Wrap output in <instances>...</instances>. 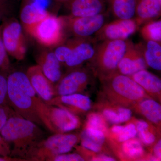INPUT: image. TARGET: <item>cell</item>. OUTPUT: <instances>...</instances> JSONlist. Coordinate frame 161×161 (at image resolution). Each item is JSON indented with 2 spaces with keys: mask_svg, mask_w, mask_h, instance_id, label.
<instances>
[{
  "mask_svg": "<svg viewBox=\"0 0 161 161\" xmlns=\"http://www.w3.org/2000/svg\"><path fill=\"white\" fill-rule=\"evenodd\" d=\"M7 72H0V106L8 104L7 101Z\"/></svg>",
  "mask_w": 161,
  "mask_h": 161,
  "instance_id": "31",
  "label": "cell"
},
{
  "mask_svg": "<svg viewBox=\"0 0 161 161\" xmlns=\"http://www.w3.org/2000/svg\"><path fill=\"white\" fill-rule=\"evenodd\" d=\"M67 43L70 47L71 53L64 64L69 68L77 67L86 61H92L98 43L95 39L92 37H75Z\"/></svg>",
  "mask_w": 161,
  "mask_h": 161,
  "instance_id": "11",
  "label": "cell"
},
{
  "mask_svg": "<svg viewBox=\"0 0 161 161\" xmlns=\"http://www.w3.org/2000/svg\"><path fill=\"white\" fill-rule=\"evenodd\" d=\"M160 0H136L135 19L141 26L160 16Z\"/></svg>",
  "mask_w": 161,
  "mask_h": 161,
  "instance_id": "17",
  "label": "cell"
},
{
  "mask_svg": "<svg viewBox=\"0 0 161 161\" xmlns=\"http://www.w3.org/2000/svg\"><path fill=\"white\" fill-rule=\"evenodd\" d=\"M45 103L51 105L63 108L73 113L77 111H89L92 107L90 98L80 93L58 95Z\"/></svg>",
  "mask_w": 161,
  "mask_h": 161,
  "instance_id": "15",
  "label": "cell"
},
{
  "mask_svg": "<svg viewBox=\"0 0 161 161\" xmlns=\"http://www.w3.org/2000/svg\"><path fill=\"white\" fill-rule=\"evenodd\" d=\"M78 140L75 134L55 133L37 144L28 153L26 161H47L52 157L67 153Z\"/></svg>",
  "mask_w": 161,
  "mask_h": 161,
  "instance_id": "5",
  "label": "cell"
},
{
  "mask_svg": "<svg viewBox=\"0 0 161 161\" xmlns=\"http://www.w3.org/2000/svg\"><path fill=\"white\" fill-rule=\"evenodd\" d=\"M2 39L8 55L18 60H23L26 53V45L22 26L12 20L3 26Z\"/></svg>",
  "mask_w": 161,
  "mask_h": 161,
  "instance_id": "9",
  "label": "cell"
},
{
  "mask_svg": "<svg viewBox=\"0 0 161 161\" xmlns=\"http://www.w3.org/2000/svg\"><path fill=\"white\" fill-rule=\"evenodd\" d=\"M24 27L38 43L47 47L59 46L65 39L63 17L48 14L38 23Z\"/></svg>",
  "mask_w": 161,
  "mask_h": 161,
  "instance_id": "4",
  "label": "cell"
},
{
  "mask_svg": "<svg viewBox=\"0 0 161 161\" xmlns=\"http://www.w3.org/2000/svg\"><path fill=\"white\" fill-rule=\"evenodd\" d=\"M69 10L73 17H89L105 12L104 0H70Z\"/></svg>",
  "mask_w": 161,
  "mask_h": 161,
  "instance_id": "16",
  "label": "cell"
},
{
  "mask_svg": "<svg viewBox=\"0 0 161 161\" xmlns=\"http://www.w3.org/2000/svg\"><path fill=\"white\" fill-rule=\"evenodd\" d=\"M0 135L10 147V156L26 161L31 150L44 139V133L36 124L14 111L0 131Z\"/></svg>",
  "mask_w": 161,
  "mask_h": 161,
  "instance_id": "1",
  "label": "cell"
},
{
  "mask_svg": "<svg viewBox=\"0 0 161 161\" xmlns=\"http://www.w3.org/2000/svg\"><path fill=\"white\" fill-rule=\"evenodd\" d=\"M161 140L156 144L154 148V153L157 159H161Z\"/></svg>",
  "mask_w": 161,
  "mask_h": 161,
  "instance_id": "38",
  "label": "cell"
},
{
  "mask_svg": "<svg viewBox=\"0 0 161 161\" xmlns=\"http://www.w3.org/2000/svg\"><path fill=\"white\" fill-rule=\"evenodd\" d=\"M7 101L12 109L23 118L43 126L39 115L43 100L34 90L26 74L15 71L8 75Z\"/></svg>",
  "mask_w": 161,
  "mask_h": 161,
  "instance_id": "2",
  "label": "cell"
},
{
  "mask_svg": "<svg viewBox=\"0 0 161 161\" xmlns=\"http://www.w3.org/2000/svg\"><path fill=\"white\" fill-rule=\"evenodd\" d=\"M84 158L78 153H69L60 154L50 158L48 161H83Z\"/></svg>",
  "mask_w": 161,
  "mask_h": 161,
  "instance_id": "33",
  "label": "cell"
},
{
  "mask_svg": "<svg viewBox=\"0 0 161 161\" xmlns=\"http://www.w3.org/2000/svg\"><path fill=\"white\" fill-rule=\"evenodd\" d=\"M144 59L147 66L158 71L161 70V43L156 41H146L140 43Z\"/></svg>",
  "mask_w": 161,
  "mask_h": 161,
  "instance_id": "21",
  "label": "cell"
},
{
  "mask_svg": "<svg viewBox=\"0 0 161 161\" xmlns=\"http://www.w3.org/2000/svg\"><path fill=\"white\" fill-rule=\"evenodd\" d=\"M7 0H0V19L5 12Z\"/></svg>",
  "mask_w": 161,
  "mask_h": 161,
  "instance_id": "40",
  "label": "cell"
},
{
  "mask_svg": "<svg viewBox=\"0 0 161 161\" xmlns=\"http://www.w3.org/2000/svg\"><path fill=\"white\" fill-rule=\"evenodd\" d=\"M130 76L145 91L153 95L160 92L161 79L147 70H141Z\"/></svg>",
  "mask_w": 161,
  "mask_h": 161,
  "instance_id": "20",
  "label": "cell"
},
{
  "mask_svg": "<svg viewBox=\"0 0 161 161\" xmlns=\"http://www.w3.org/2000/svg\"><path fill=\"white\" fill-rule=\"evenodd\" d=\"M48 14L47 11L40 10L30 3L23 7L20 18L23 25L26 26L38 23Z\"/></svg>",
  "mask_w": 161,
  "mask_h": 161,
  "instance_id": "22",
  "label": "cell"
},
{
  "mask_svg": "<svg viewBox=\"0 0 161 161\" xmlns=\"http://www.w3.org/2000/svg\"><path fill=\"white\" fill-rule=\"evenodd\" d=\"M160 1H161V0H160Z\"/></svg>",
  "mask_w": 161,
  "mask_h": 161,
  "instance_id": "42",
  "label": "cell"
},
{
  "mask_svg": "<svg viewBox=\"0 0 161 161\" xmlns=\"http://www.w3.org/2000/svg\"><path fill=\"white\" fill-rule=\"evenodd\" d=\"M104 118L113 124H119L129 120L132 116L131 110L126 108H121L116 112L110 109L104 110L103 113Z\"/></svg>",
  "mask_w": 161,
  "mask_h": 161,
  "instance_id": "25",
  "label": "cell"
},
{
  "mask_svg": "<svg viewBox=\"0 0 161 161\" xmlns=\"http://www.w3.org/2000/svg\"><path fill=\"white\" fill-rule=\"evenodd\" d=\"M26 75L34 90L42 100L46 102L54 97V83L44 75L40 65L30 67Z\"/></svg>",
  "mask_w": 161,
  "mask_h": 161,
  "instance_id": "14",
  "label": "cell"
},
{
  "mask_svg": "<svg viewBox=\"0 0 161 161\" xmlns=\"http://www.w3.org/2000/svg\"><path fill=\"white\" fill-rule=\"evenodd\" d=\"M70 53V47L67 42L66 44L59 45L54 52L55 56L60 63H65L69 59Z\"/></svg>",
  "mask_w": 161,
  "mask_h": 161,
  "instance_id": "32",
  "label": "cell"
},
{
  "mask_svg": "<svg viewBox=\"0 0 161 161\" xmlns=\"http://www.w3.org/2000/svg\"><path fill=\"white\" fill-rule=\"evenodd\" d=\"M138 136L142 142L147 145H151L155 141L154 134L148 131V129L137 131Z\"/></svg>",
  "mask_w": 161,
  "mask_h": 161,
  "instance_id": "35",
  "label": "cell"
},
{
  "mask_svg": "<svg viewBox=\"0 0 161 161\" xmlns=\"http://www.w3.org/2000/svg\"><path fill=\"white\" fill-rule=\"evenodd\" d=\"M80 137L81 139L88 140L101 146L105 140V136L103 131L87 127L81 133Z\"/></svg>",
  "mask_w": 161,
  "mask_h": 161,
  "instance_id": "27",
  "label": "cell"
},
{
  "mask_svg": "<svg viewBox=\"0 0 161 161\" xmlns=\"http://www.w3.org/2000/svg\"><path fill=\"white\" fill-rule=\"evenodd\" d=\"M2 28L3 26H0V72L7 73L10 67V62L2 39Z\"/></svg>",
  "mask_w": 161,
  "mask_h": 161,
  "instance_id": "29",
  "label": "cell"
},
{
  "mask_svg": "<svg viewBox=\"0 0 161 161\" xmlns=\"http://www.w3.org/2000/svg\"><path fill=\"white\" fill-rule=\"evenodd\" d=\"M123 151L131 158L139 157L142 155L144 149L141 142L136 139H130L123 142Z\"/></svg>",
  "mask_w": 161,
  "mask_h": 161,
  "instance_id": "26",
  "label": "cell"
},
{
  "mask_svg": "<svg viewBox=\"0 0 161 161\" xmlns=\"http://www.w3.org/2000/svg\"><path fill=\"white\" fill-rule=\"evenodd\" d=\"M30 3L40 10L47 11V9L50 3V0H32Z\"/></svg>",
  "mask_w": 161,
  "mask_h": 161,
  "instance_id": "37",
  "label": "cell"
},
{
  "mask_svg": "<svg viewBox=\"0 0 161 161\" xmlns=\"http://www.w3.org/2000/svg\"><path fill=\"white\" fill-rule=\"evenodd\" d=\"M14 111L11 107L8 105L0 106V131Z\"/></svg>",
  "mask_w": 161,
  "mask_h": 161,
  "instance_id": "34",
  "label": "cell"
},
{
  "mask_svg": "<svg viewBox=\"0 0 161 161\" xmlns=\"http://www.w3.org/2000/svg\"><path fill=\"white\" fill-rule=\"evenodd\" d=\"M130 42L128 39L104 40L97 43L95 56L91 61L102 79L116 73Z\"/></svg>",
  "mask_w": 161,
  "mask_h": 161,
  "instance_id": "3",
  "label": "cell"
},
{
  "mask_svg": "<svg viewBox=\"0 0 161 161\" xmlns=\"http://www.w3.org/2000/svg\"><path fill=\"white\" fill-rule=\"evenodd\" d=\"M43 126L55 133H64L77 129L80 120L68 110L47 104L46 103L40 114Z\"/></svg>",
  "mask_w": 161,
  "mask_h": 161,
  "instance_id": "6",
  "label": "cell"
},
{
  "mask_svg": "<svg viewBox=\"0 0 161 161\" xmlns=\"http://www.w3.org/2000/svg\"><path fill=\"white\" fill-rule=\"evenodd\" d=\"M137 134L136 127L134 124L131 123L126 126H122L120 132L117 135L119 142H123L125 141L134 138Z\"/></svg>",
  "mask_w": 161,
  "mask_h": 161,
  "instance_id": "30",
  "label": "cell"
},
{
  "mask_svg": "<svg viewBox=\"0 0 161 161\" xmlns=\"http://www.w3.org/2000/svg\"><path fill=\"white\" fill-rule=\"evenodd\" d=\"M141 28L140 34L145 41L161 42V20H153L145 23Z\"/></svg>",
  "mask_w": 161,
  "mask_h": 161,
  "instance_id": "24",
  "label": "cell"
},
{
  "mask_svg": "<svg viewBox=\"0 0 161 161\" xmlns=\"http://www.w3.org/2000/svg\"><path fill=\"white\" fill-rule=\"evenodd\" d=\"M86 127L100 130L103 132L106 130V123L102 116L97 113H92L89 115Z\"/></svg>",
  "mask_w": 161,
  "mask_h": 161,
  "instance_id": "28",
  "label": "cell"
},
{
  "mask_svg": "<svg viewBox=\"0 0 161 161\" xmlns=\"http://www.w3.org/2000/svg\"><path fill=\"white\" fill-rule=\"evenodd\" d=\"M38 63L43 74L53 83L58 82L62 78L61 63L54 52L43 53L39 58Z\"/></svg>",
  "mask_w": 161,
  "mask_h": 161,
  "instance_id": "18",
  "label": "cell"
},
{
  "mask_svg": "<svg viewBox=\"0 0 161 161\" xmlns=\"http://www.w3.org/2000/svg\"><path fill=\"white\" fill-rule=\"evenodd\" d=\"M103 79L109 91L128 101L135 102L146 96L145 90L130 76L116 72Z\"/></svg>",
  "mask_w": 161,
  "mask_h": 161,
  "instance_id": "7",
  "label": "cell"
},
{
  "mask_svg": "<svg viewBox=\"0 0 161 161\" xmlns=\"http://www.w3.org/2000/svg\"><path fill=\"white\" fill-rule=\"evenodd\" d=\"M140 44L131 41L123 57L119 63L117 70L122 75L130 76L141 70L147 68Z\"/></svg>",
  "mask_w": 161,
  "mask_h": 161,
  "instance_id": "13",
  "label": "cell"
},
{
  "mask_svg": "<svg viewBox=\"0 0 161 161\" xmlns=\"http://www.w3.org/2000/svg\"><path fill=\"white\" fill-rule=\"evenodd\" d=\"M140 108L147 119L153 123H159L161 119L160 105L152 99H146L140 105Z\"/></svg>",
  "mask_w": 161,
  "mask_h": 161,
  "instance_id": "23",
  "label": "cell"
},
{
  "mask_svg": "<svg viewBox=\"0 0 161 161\" xmlns=\"http://www.w3.org/2000/svg\"><path fill=\"white\" fill-rule=\"evenodd\" d=\"M140 26L135 18L117 19L105 23L95 34L96 41L128 40Z\"/></svg>",
  "mask_w": 161,
  "mask_h": 161,
  "instance_id": "10",
  "label": "cell"
},
{
  "mask_svg": "<svg viewBox=\"0 0 161 161\" xmlns=\"http://www.w3.org/2000/svg\"><path fill=\"white\" fill-rule=\"evenodd\" d=\"M107 15L104 12L92 16L64 17V28L69 30L75 37H91L105 24Z\"/></svg>",
  "mask_w": 161,
  "mask_h": 161,
  "instance_id": "8",
  "label": "cell"
},
{
  "mask_svg": "<svg viewBox=\"0 0 161 161\" xmlns=\"http://www.w3.org/2000/svg\"><path fill=\"white\" fill-rule=\"evenodd\" d=\"M81 146L84 148L94 152H98L101 150L102 146L86 139H81Z\"/></svg>",
  "mask_w": 161,
  "mask_h": 161,
  "instance_id": "36",
  "label": "cell"
},
{
  "mask_svg": "<svg viewBox=\"0 0 161 161\" xmlns=\"http://www.w3.org/2000/svg\"><path fill=\"white\" fill-rule=\"evenodd\" d=\"M116 19H132L135 14L136 0H104Z\"/></svg>",
  "mask_w": 161,
  "mask_h": 161,
  "instance_id": "19",
  "label": "cell"
},
{
  "mask_svg": "<svg viewBox=\"0 0 161 161\" xmlns=\"http://www.w3.org/2000/svg\"><path fill=\"white\" fill-rule=\"evenodd\" d=\"M89 72L86 70L77 69L61 78L55 86V96L79 93L84 89L90 80Z\"/></svg>",
  "mask_w": 161,
  "mask_h": 161,
  "instance_id": "12",
  "label": "cell"
},
{
  "mask_svg": "<svg viewBox=\"0 0 161 161\" xmlns=\"http://www.w3.org/2000/svg\"><path fill=\"white\" fill-rule=\"evenodd\" d=\"M93 161H115V159L108 156L100 155L93 158Z\"/></svg>",
  "mask_w": 161,
  "mask_h": 161,
  "instance_id": "39",
  "label": "cell"
},
{
  "mask_svg": "<svg viewBox=\"0 0 161 161\" xmlns=\"http://www.w3.org/2000/svg\"><path fill=\"white\" fill-rule=\"evenodd\" d=\"M59 1H61V2H69L70 0H58Z\"/></svg>",
  "mask_w": 161,
  "mask_h": 161,
  "instance_id": "41",
  "label": "cell"
}]
</instances>
